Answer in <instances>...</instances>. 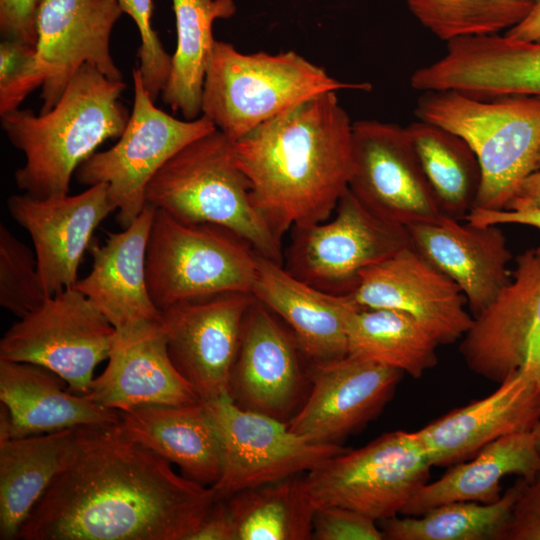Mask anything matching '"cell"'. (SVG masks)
Listing matches in <instances>:
<instances>
[{
	"instance_id": "cell-1",
	"label": "cell",
	"mask_w": 540,
	"mask_h": 540,
	"mask_svg": "<svg viewBox=\"0 0 540 540\" xmlns=\"http://www.w3.org/2000/svg\"><path fill=\"white\" fill-rule=\"evenodd\" d=\"M217 499L118 423L77 429L21 540H189Z\"/></svg>"
},
{
	"instance_id": "cell-2",
	"label": "cell",
	"mask_w": 540,
	"mask_h": 540,
	"mask_svg": "<svg viewBox=\"0 0 540 540\" xmlns=\"http://www.w3.org/2000/svg\"><path fill=\"white\" fill-rule=\"evenodd\" d=\"M352 124L336 91H328L232 142L253 204L279 240L335 210L348 189Z\"/></svg>"
},
{
	"instance_id": "cell-3",
	"label": "cell",
	"mask_w": 540,
	"mask_h": 540,
	"mask_svg": "<svg viewBox=\"0 0 540 540\" xmlns=\"http://www.w3.org/2000/svg\"><path fill=\"white\" fill-rule=\"evenodd\" d=\"M123 80L82 65L52 109H17L1 116L10 143L25 156L14 173L18 189L38 198L69 194L79 165L106 140L119 138L130 118Z\"/></svg>"
},
{
	"instance_id": "cell-4",
	"label": "cell",
	"mask_w": 540,
	"mask_h": 540,
	"mask_svg": "<svg viewBox=\"0 0 540 540\" xmlns=\"http://www.w3.org/2000/svg\"><path fill=\"white\" fill-rule=\"evenodd\" d=\"M415 113L419 120L459 135L473 149L482 173L474 208L507 209L540 150V97L425 91Z\"/></svg>"
},
{
	"instance_id": "cell-5",
	"label": "cell",
	"mask_w": 540,
	"mask_h": 540,
	"mask_svg": "<svg viewBox=\"0 0 540 540\" xmlns=\"http://www.w3.org/2000/svg\"><path fill=\"white\" fill-rule=\"evenodd\" d=\"M145 201L179 220L226 228L257 254L283 265L281 240L254 206L232 141L217 128L188 143L155 173Z\"/></svg>"
},
{
	"instance_id": "cell-6",
	"label": "cell",
	"mask_w": 540,
	"mask_h": 540,
	"mask_svg": "<svg viewBox=\"0 0 540 540\" xmlns=\"http://www.w3.org/2000/svg\"><path fill=\"white\" fill-rule=\"evenodd\" d=\"M369 91L345 83L294 51L241 53L215 42L203 83L201 114L235 142L262 123L328 91Z\"/></svg>"
},
{
	"instance_id": "cell-7",
	"label": "cell",
	"mask_w": 540,
	"mask_h": 540,
	"mask_svg": "<svg viewBox=\"0 0 540 540\" xmlns=\"http://www.w3.org/2000/svg\"><path fill=\"white\" fill-rule=\"evenodd\" d=\"M256 252L221 226L190 223L156 209L146 250L149 294L161 311L224 292L252 293Z\"/></svg>"
},
{
	"instance_id": "cell-8",
	"label": "cell",
	"mask_w": 540,
	"mask_h": 540,
	"mask_svg": "<svg viewBox=\"0 0 540 540\" xmlns=\"http://www.w3.org/2000/svg\"><path fill=\"white\" fill-rule=\"evenodd\" d=\"M132 79L133 107L122 135L114 146L82 162L74 174L82 185H107L122 228L145 207V190L155 173L188 143L216 129L203 115L180 120L156 107L137 67Z\"/></svg>"
},
{
	"instance_id": "cell-9",
	"label": "cell",
	"mask_w": 540,
	"mask_h": 540,
	"mask_svg": "<svg viewBox=\"0 0 540 540\" xmlns=\"http://www.w3.org/2000/svg\"><path fill=\"white\" fill-rule=\"evenodd\" d=\"M431 467L415 432L397 430L330 458L305 475V484L316 508H349L380 522L402 512Z\"/></svg>"
},
{
	"instance_id": "cell-10",
	"label": "cell",
	"mask_w": 540,
	"mask_h": 540,
	"mask_svg": "<svg viewBox=\"0 0 540 540\" xmlns=\"http://www.w3.org/2000/svg\"><path fill=\"white\" fill-rule=\"evenodd\" d=\"M335 217L294 226L284 253V268L322 291L352 294L360 273L411 245L407 228L375 215L349 190L340 197Z\"/></svg>"
},
{
	"instance_id": "cell-11",
	"label": "cell",
	"mask_w": 540,
	"mask_h": 540,
	"mask_svg": "<svg viewBox=\"0 0 540 540\" xmlns=\"http://www.w3.org/2000/svg\"><path fill=\"white\" fill-rule=\"evenodd\" d=\"M115 336L111 323L74 287L50 296L15 322L0 340V359L45 367L64 379L71 392L85 395Z\"/></svg>"
},
{
	"instance_id": "cell-12",
	"label": "cell",
	"mask_w": 540,
	"mask_h": 540,
	"mask_svg": "<svg viewBox=\"0 0 540 540\" xmlns=\"http://www.w3.org/2000/svg\"><path fill=\"white\" fill-rule=\"evenodd\" d=\"M204 403L223 451L222 474L212 486L217 498L308 473L347 450L341 445L310 442L290 431L287 422L241 408L230 396Z\"/></svg>"
},
{
	"instance_id": "cell-13",
	"label": "cell",
	"mask_w": 540,
	"mask_h": 540,
	"mask_svg": "<svg viewBox=\"0 0 540 540\" xmlns=\"http://www.w3.org/2000/svg\"><path fill=\"white\" fill-rule=\"evenodd\" d=\"M348 188L375 215L404 227L443 215L406 127L397 124L377 120L352 124Z\"/></svg>"
},
{
	"instance_id": "cell-14",
	"label": "cell",
	"mask_w": 540,
	"mask_h": 540,
	"mask_svg": "<svg viewBox=\"0 0 540 540\" xmlns=\"http://www.w3.org/2000/svg\"><path fill=\"white\" fill-rule=\"evenodd\" d=\"M460 353L477 375L501 383L522 373L540 381V254L516 258L510 282L462 337Z\"/></svg>"
},
{
	"instance_id": "cell-15",
	"label": "cell",
	"mask_w": 540,
	"mask_h": 540,
	"mask_svg": "<svg viewBox=\"0 0 540 540\" xmlns=\"http://www.w3.org/2000/svg\"><path fill=\"white\" fill-rule=\"evenodd\" d=\"M252 293L224 292L174 303L161 310L170 359L203 402L229 395Z\"/></svg>"
},
{
	"instance_id": "cell-16",
	"label": "cell",
	"mask_w": 540,
	"mask_h": 540,
	"mask_svg": "<svg viewBox=\"0 0 540 540\" xmlns=\"http://www.w3.org/2000/svg\"><path fill=\"white\" fill-rule=\"evenodd\" d=\"M403 374L389 365L349 354L311 363L310 394L288 420V428L313 443L341 445L381 413Z\"/></svg>"
},
{
	"instance_id": "cell-17",
	"label": "cell",
	"mask_w": 540,
	"mask_h": 540,
	"mask_svg": "<svg viewBox=\"0 0 540 540\" xmlns=\"http://www.w3.org/2000/svg\"><path fill=\"white\" fill-rule=\"evenodd\" d=\"M352 296L363 308L409 314L439 345L462 338L473 322L460 287L411 245L364 269Z\"/></svg>"
},
{
	"instance_id": "cell-18",
	"label": "cell",
	"mask_w": 540,
	"mask_h": 540,
	"mask_svg": "<svg viewBox=\"0 0 540 540\" xmlns=\"http://www.w3.org/2000/svg\"><path fill=\"white\" fill-rule=\"evenodd\" d=\"M122 13L116 0H40L35 22L44 73L40 113L54 107L86 63L111 80H123L110 50L111 32Z\"/></svg>"
},
{
	"instance_id": "cell-19",
	"label": "cell",
	"mask_w": 540,
	"mask_h": 540,
	"mask_svg": "<svg viewBox=\"0 0 540 540\" xmlns=\"http://www.w3.org/2000/svg\"><path fill=\"white\" fill-rule=\"evenodd\" d=\"M7 208L31 237L42 286L49 296L75 287L94 230L114 211L104 183L77 195H12Z\"/></svg>"
},
{
	"instance_id": "cell-20",
	"label": "cell",
	"mask_w": 540,
	"mask_h": 540,
	"mask_svg": "<svg viewBox=\"0 0 540 540\" xmlns=\"http://www.w3.org/2000/svg\"><path fill=\"white\" fill-rule=\"evenodd\" d=\"M413 89L455 90L473 97H540V43L505 35H475L447 42L445 54L417 69Z\"/></svg>"
},
{
	"instance_id": "cell-21",
	"label": "cell",
	"mask_w": 540,
	"mask_h": 540,
	"mask_svg": "<svg viewBox=\"0 0 540 540\" xmlns=\"http://www.w3.org/2000/svg\"><path fill=\"white\" fill-rule=\"evenodd\" d=\"M256 298L241 329L229 380V395L241 408L288 422L305 375L304 356L292 332Z\"/></svg>"
},
{
	"instance_id": "cell-22",
	"label": "cell",
	"mask_w": 540,
	"mask_h": 540,
	"mask_svg": "<svg viewBox=\"0 0 540 540\" xmlns=\"http://www.w3.org/2000/svg\"><path fill=\"white\" fill-rule=\"evenodd\" d=\"M540 421V381L509 375L485 398L456 408L414 431L432 466H449L475 456L489 443L532 432Z\"/></svg>"
},
{
	"instance_id": "cell-23",
	"label": "cell",
	"mask_w": 540,
	"mask_h": 540,
	"mask_svg": "<svg viewBox=\"0 0 540 540\" xmlns=\"http://www.w3.org/2000/svg\"><path fill=\"white\" fill-rule=\"evenodd\" d=\"M155 208L146 204L122 231L91 245L92 267L75 288L84 294L119 335L160 323L146 278V250Z\"/></svg>"
},
{
	"instance_id": "cell-24",
	"label": "cell",
	"mask_w": 540,
	"mask_h": 540,
	"mask_svg": "<svg viewBox=\"0 0 540 540\" xmlns=\"http://www.w3.org/2000/svg\"><path fill=\"white\" fill-rule=\"evenodd\" d=\"M461 221L441 215L406 228L411 246L460 287L475 317L510 282L512 254L498 225Z\"/></svg>"
},
{
	"instance_id": "cell-25",
	"label": "cell",
	"mask_w": 540,
	"mask_h": 540,
	"mask_svg": "<svg viewBox=\"0 0 540 540\" xmlns=\"http://www.w3.org/2000/svg\"><path fill=\"white\" fill-rule=\"evenodd\" d=\"M65 384L45 367L0 359V440L119 422L120 411Z\"/></svg>"
},
{
	"instance_id": "cell-26",
	"label": "cell",
	"mask_w": 540,
	"mask_h": 540,
	"mask_svg": "<svg viewBox=\"0 0 540 540\" xmlns=\"http://www.w3.org/2000/svg\"><path fill=\"white\" fill-rule=\"evenodd\" d=\"M85 396L118 411L201 402L172 363L160 323L127 335L116 333L108 364Z\"/></svg>"
},
{
	"instance_id": "cell-27",
	"label": "cell",
	"mask_w": 540,
	"mask_h": 540,
	"mask_svg": "<svg viewBox=\"0 0 540 540\" xmlns=\"http://www.w3.org/2000/svg\"><path fill=\"white\" fill-rule=\"evenodd\" d=\"M252 294L288 324L310 363L348 354L347 322L361 307L352 294L315 288L294 277L282 264L257 253Z\"/></svg>"
},
{
	"instance_id": "cell-28",
	"label": "cell",
	"mask_w": 540,
	"mask_h": 540,
	"mask_svg": "<svg viewBox=\"0 0 540 540\" xmlns=\"http://www.w3.org/2000/svg\"><path fill=\"white\" fill-rule=\"evenodd\" d=\"M118 424L131 439L177 465L187 479L213 486L221 477L222 445L203 401L120 411Z\"/></svg>"
},
{
	"instance_id": "cell-29",
	"label": "cell",
	"mask_w": 540,
	"mask_h": 540,
	"mask_svg": "<svg viewBox=\"0 0 540 540\" xmlns=\"http://www.w3.org/2000/svg\"><path fill=\"white\" fill-rule=\"evenodd\" d=\"M517 475L531 482L540 476V452L532 432L501 437L483 447L467 463L420 487L401 514L419 516L437 506L459 501L493 503L501 497V481Z\"/></svg>"
},
{
	"instance_id": "cell-30",
	"label": "cell",
	"mask_w": 540,
	"mask_h": 540,
	"mask_svg": "<svg viewBox=\"0 0 540 540\" xmlns=\"http://www.w3.org/2000/svg\"><path fill=\"white\" fill-rule=\"evenodd\" d=\"M77 429L0 440V539L23 523L62 468Z\"/></svg>"
},
{
	"instance_id": "cell-31",
	"label": "cell",
	"mask_w": 540,
	"mask_h": 540,
	"mask_svg": "<svg viewBox=\"0 0 540 540\" xmlns=\"http://www.w3.org/2000/svg\"><path fill=\"white\" fill-rule=\"evenodd\" d=\"M177 45L161 99L186 120L200 117L203 83L216 40L213 24L236 12L234 0H172Z\"/></svg>"
},
{
	"instance_id": "cell-32",
	"label": "cell",
	"mask_w": 540,
	"mask_h": 540,
	"mask_svg": "<svg viewBox=\"0 0 540 540\" xmlns=\"http://www.w3.org/2000/svg\"><path fill=\"white\" fill-rule=\"evenodd\" d=\"M406 130L441 213L464 221L475 206L482 180L473 149L459 135L423 120Z\"/></svg>"
},
{
	"instance_id": "cell-33",
	"label": "cell",
	"mask_w": 540,
	"mask_h": 540,
	"mask_svg": "<svg viewBox=\"0 0 540 540\" xmlns=\"http://www.w3.org/2000/svg\"><path fill=\"white\" fill-rule=\"evenodd\" d=\"M348 354L420 378L436 366L439 343L409 314L388 308L355 310L347 322Z\"/></svg>"
},
{
	"instance_id": "cell-34",
	"label": "cell",
	"mask_w": 540,
	"mask_h": 540,
	"mask_svg": "<svg viewBox=\"0 0 540 540\" xmlns=\"http://www.w3.org/2000/svg\"><path fill=\"white\" fill-rule=\"evenodd\" d=\"M226 500L236 540H309L316 510L305 476L239 491Z\"/></svg>"
},
{
	"instance_id": "cell-35",
	"label": "cell",
	"mask_w": 540,
	"mask_h": 540,
	"mask_svg": "<svg viewBox=\"0 0 540 540\" xmlns=\"http://www.w3.org/2000/svg\"><path fill=\"white\" fill-rule=\"evenodd\" d=\"M526 480L521 479L489 504L459 501L419 516L380 521L389 540H504Z\"/></svg>"
},
{
	"instance_id": "cell-36",
	"label": "cell",
	"mask_w": 540,
	"mask_h": 540,
	"mask_svg": "<svg viewBox=\"0 0 540 540\" xmlns=\"http://www.w3.org/2000/svg\"><path fill=\"white\" fill-rule=\"evenodd\" d=\"M419 23L442 41L499 34L519 23L534 0H405Z\"/></svg>"
},
{
	"instance_id": "cell-37",
	"label": "cell",
	"mask_w": 540,
	"mask_h": 540,
	"mask_svg": "<svg viewBox=\"0 0 540 540\" xmlns=\"http://www.w3.org/2000/svg\"><path fill=\"white\" fill-rule=\"evenodd\" d=\"M50 296L40 279L35 252L0 225V305L22 318Z\"/></svg>"
},
{
	"instance_id": "cell-38",
	"label": "cell",
	"mask_w": 540,
	"mask_h": 540,
	"mask_svg": "<svg viewBox=\"0 0 540 540\" xmlns=\"http://www.w3.org/2000/svg\"><path fill=\"white\" fill-rule=\"evenodd\" d=\"M43 83L44 73L36 45L3 39L0 43V116L19 109L25 98Z\"/></svg>"
},
{
	"instance_id": "cell-39",
	"label": "cell",
	"mask_w": 540,
	"mask_h": 540,
	"mask_svg": "<svg viewBox=\"0 0 540 540\" xmlns=\"http://www.w3.org/2000/svg\"><path fill=\"white\" fill-rule=\"evenodd\" d=\"M123 13H126L137 26L140 45L137 51V67L147 92L156 102L168 79L171 68V55L164 49L157 32L153 29L151 18L152 0H116Z\"/></svg>"
},
{
	"instance_id": "cell-40",
	"label": "cell",
	"mask_w": 540,
	"mask_h": 540,
	"mask_svg": "<svg viewBox=\"0 0 540 540\" xmlns=\"http://www.w3.org/2000/svg\"><path fill=\"white\" fill-rule=\"evenodd\" d=\"M311 539L383 540L385 537L374 519L349 508L326 506L315 510Z\"/></svg>"
},
{
	"instance_id": "cell-41",
	"label": "cell",
	"mask_w": 540,
	"mask_h": 540,
	"mask_svg": "<svg viewBox=\"0 0 540 540\" xmlns=\"http://www.w3.org/2000/svg\"><path fill=\"white\" fill-rule=\"evenodd\" d=\"M504 540H540V476L526 481Z\"/></svg>"
},
{
	"instance_id": "cell-42",
	"label": "cell",
	"mask_w": 540,
	"mask_h": 540,
	"mask_svg": "<svg viewBox=\"0 0 540 540\" xmlns=\"http://www.w3.org/2000/svg\"><path fill=\"white\" fill-rule=\"evenodd\" d=\"M40 0H0V32L3 39L36 45V14Z\"/></svg>"
},
{
	"instance_id": "cell-43",
	"label": "cell",
	"mask_w": 540,
	"mask_h": 540,
	"mask_svg": "<svg viewBox=\"0 0 540 540\" xmlns=\"http://www.w3.org/2000/svg\"><path fill=\"white\" fill-rule=\"evenodd\" d=\"M465 221L476 225L522 224L540 230V208L522 207L502 210L474 208L466 216ZM535 250L540 254V246Z\"/></svg>"
},
{
	"instance_id": "cell-44",
	"label": "cell",
	"mask_w": 540,
	"mask_h": 540,
	"mask_svg": "<svg viewBox=\"0 0 540 540\" xmlns=\"http://www.w3.org/2000/svg\"><path fill=\"white\" fill-rule=\"evenodd\" d=\"M189 540H236L234 522L225 499H216Z\"/></svg>"
},
{
	"instance_id": "cell-45",
	"label": "cell",
	"mask_w": 540,
	"mask_h": 540,
	"mask_svg": "<svg viewBox=\"0 0 540 540\" xmlns=\"http://www.w3.org/2000/svg\"><path fill=\"white\" fill-rule=\"evenodd\" d=\"M522 207L540 208V150L532 171L522 182L517 194L511 200L507 209Z\"/></svg>"
},
{
	"instance_id": "cell-46",
	"label": "cell",
	"mask_w": 540,
	"mask_h": 540,
	"mask_svg": "<svg viewBox=\"0 0 540 540\" xmlns=\"http://www.w3.org/2000/svg\"><path fill=\"white\" fill-rule=\"evenodd\" d=\"M504 35L515 40L540 43V0H534L528 14L506 30Z\"/></svg>"
},
{
	"instance_id": "cell-47",
	"label": "cell",
	"mask_w": 540,
	"mask_h": 540,
	"mask_svg": "<svg viewBox=\"0 0 540 540\" xmlns=\"http://www.w3.org/2000/svg\"><path fill=\"white\" fill-rule=\"evenodd\" d=\"M532 433H533V436H534V439H535L537 449L540 452V421L537 423V425L533 429Z\"/></svg>"
}]
</instances>
